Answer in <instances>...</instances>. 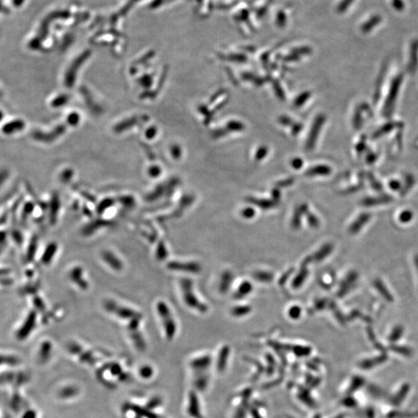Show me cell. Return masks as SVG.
<instances>
[{"label":"cell","instance_id":"13","mask_svg":"<svg viewBox=\"0 0 418 418\" xmlns=\"http://www.w3.org/2000/svg\"><path fill=\"white\" fill-rule=\"evenodd\" d=\"M232 275L229 271H225L222 274L220 282H219V291L222 293H225L228 291L232 284Z\"/></svg>","mask_w":418,"mask_h":418},{"label":"cell","instance_id":"23","mask_svg":"<svg viewBox=\"0 0 418 418\" xmlns=\"http://www.w3.org/2000/svg\"><path fill=\"white\" fill-rule=\"evenodd\" d=\"M393 351L396 353H400V354L403 355V356H411L412 351L410 349L407 347H403V346H392L390 347Z\"/></svg>","mask_w":418,"mask_h":418},{"label":"cell","instance_id":"15","mask_svg":"<svg viewBox=\"0 0 418 418\" xmlns=\"http://www.w3.org/2000/svg\"><path fill=\"white\" fill-rule=\"evenodd\" d=\"M252 311V307L248 305L235 306L231 310V314L235 317H242L247 315Z\"/></svg>","mask_w":418,"mask_h":418},{"label":"cell","instance_id":"30","mask_svg":"<svg viewBox=\"0 0 418 418\" xmlns=\"http://www.w3.org/2000/svg\"><path fill=\"white\" fill-rule=\"evenodd\" d=\"M254 214L255 213L252 209H247V210H244L242 212V216L246 218H253L254 216Z\"/></svg>","mask_w":418,"mask_h":418},{"label":"cell","instance_id":"11","mask_svg":"<svg viewBox=\"0 0 418 418\" xmlns=\"http://www.w3.org/2000/svg\"><path fill=\"white\" fill-rule=\"evenodd\" d=\"M373 286H374L376 291L380 293V295H381L382 297H383V298L387 301V302H393L394 298H393V295H392L391 293H390V291L387 289V287H386V285L383 284V281H382L380 279H376V280L373 281Z\"/></svg>","mask_w":418,"mask_h":418},{"label":"cell","instance_id":"8","mask_svg":"<svg viewBox=\"0 0 418 418\" xmlns=\"http://www.w3.org/2000/svg\"><path fill=\"white\" fill-rule=\"evenodd\" d=\"M310 262H311V260L310 257H308L304 260V262L301 264V270H300L299 272L297 273V275L295 276L292 283H291L293 289H298L300 287L304 284V281H305L307 275H308V269L307 267V264H309Z\"/></svg>","mask_w":418,"mask_h":418},{"label":"cell","instance_id":"2","mask_svg":"<svg viewBox=\"0 0 418 418\" xmlns=\"http://www.w3.org/2000/svg\"><path fill=\"white\" fill-rule=\"evenodd\" d=\"M156 310L163 324L166 338L168 340H172L176 334L177 324L172 309L166 302L160 301L156 303Z\"/></svg>","mask_w":418,"mask_h":418},{"label":"cell","instance_id":"19","mask_svg":"<svg viewBox=\"0 0 418 418\" xmlns=\"http://www.w3.org/2000/svg\"><path fill=\"white\" fill-rule=\"evenodd\" d=\"M390 201H391V198L389 197L381 198H368L363 202V204L366 206H373V205H380V204L388 203Z\"/></svg>","mask_w":418,"mask_h":418},{"label":"cell","instance_id":"14","mask_svg":"<svg viewBox=\"0 0 418 418\" xmlns=\"http://www.w3.org/2000/svg\"><path fill=\"white\" fill-rule=\"evenodd\" d=\"M254 277L261 283H269L273 281L274 274L269 271H259L254 273Z\"/></svg>","mask_w":418,"mask_h":418},{"label":"cell","instance_id":"17","mask_svg":"<svg viewBox=\"0 0 418 418\" xmlns=\"http://www.w3.org/2000/svg\"><path fill=\"white\" fill-rule=\"evenodd\" d=\"M189 413L194 416H198L199 414V407H198V399L196 396L192 393L190 396V406L188 408Z\"/></svg>","mask_w":418,"mask_h":418},{"label":"cell","instance_id":"32","mask_svg":"<svg viewBox=\"0 0 418 418\" xmlns=\"http://www.w3.org/2000/svg\"><path fill=\"white\" fill-rule=\"evenodd\" d=\"M414 265L415 268H416V273L418 274V254H416L414 257Z\"/></svg>","mask_w":418,"mask_h":418},{"label":"cell","instance_id":"5","mask_svg":"<svg viewBox=\"0 0 418 418\" xmlns=\"http://www.w3.org/2000/svg\"><path fill=\"white\" fill-rule=\"evenodd\" d=\"M358 275L356 271H351L346 275V278L343 280V282L340 284V290L337 292V296L339 297H343L346 296L350 290L353 288V286L357 281Z\"/></svg>","mask_w":418,"mask_h":418},{"label":"cell","instance_id":"3","mask_svg":"<svg viewBox=\"0 0 418 418\" xmlns=\"http://www.w3.org/2000/svg\"><path fill=\"white\" fill-rule=\"evenodd\" d=\"M105 308L111 314H115L123 320H128L129 322L136 320H141V314H139L130 307L121 305L114 301H109L105 304Z\"/></svg>","mask_w":418,"mask_h":418},{"label":"cell","instance_id":"27","mask_svg":"<svg viewBox=\"0 0 418 418\" xmlns=\"http://www.w3.org/2000/svg\"><path fill=\"white\" fill-rule=\"evenodd\" d=\"M140 374L143 377L149 378L153 374V370H152L151 368L146 366V367L142 368L141 370H140Z\"/></svg>","mask_w":418,"mask_h":418},{"label":"cell","instance_id":"24","mask_svg":"<svg viewBox=\"0 0 418 418\" xmlns=\"http://www.w3.org/2000/svg\"><path fill=\"white\" fill-rule=\"evenodd\" d=\"M408 389H409V386L407 385H405V386L402 387L400 393L399 392V393L395 396L394 400H393V403L395 404H398V403H400L403 400V397H404L405 395L407 393Z\"/></svg>","mask_w":418,"mask_h":418},{"label":"cell","instance_id":"7","mask_svg":"<svg viewBox=\"0 0 418 418\" xmlns=\"http://www.w3.org/2000/svg\"><path fill=\"white\" fill-rule=\"evenodd\" d=\"M102 259L103 261L109 266L113 271H121L123 270V264L121 260L110 250H104L102 253Z\"/></svg>","mask_w":418,"mask_h":418},{"label":"cell","instance_id":"25","mask_svg":"<svg viewBox=\"0 0 418 418\" xmlns=\"http://www.w3.org/2000/svg\"><path fill=\"white\" fill-rule=\"evenodd\" d=\"M301 308L299 306H293L291 309L289 310V316L291 318L297 319L301 316Z\"/></svg>","mask_w":418,"mask_h":418},{"label":"cell","instance_id":"12","mask_svg":"<svg viewBox=\"0 0 418 418\" xmlns=\"http://www.w3.org/2000/svg\"><path fill=\"white\" fill-rule=\"evenodd\" d=\"M253 291V285L250 282L248 281H243L240 285L238 286V289L234 294V297L236 299H241L243 298L245 296L250 294Z\"/></svg>","mask_w":418,"mask_h":418},{"label":"cell","instance_id":"9","mask_svg":"<svg viewBox=\"0 0 418 418\" xmlns=\"http://www.w3.org/2000/svg\"><path fill=\"white\" fill-rule=\"evenodd\" d=\"M370 218H371V214L370 213H362L361 215H359L356 220L351 224V225L349 228V232L352 235H356L359 233L361 230L362 228L370 222Z\"/></svg>","mask_w":418,"mask_h":418},{"label":"cell","instance_id":"20","mask_svg":"<svg viewBox=\"0 0 418 418\" xmlns=\"http://www.w3.org/2000/svg\"><path fill=\"white\" fill-rule=\"evenodd\" d=\"M403 327L401 325H397L393 328V331H392L391 334H390V337H389V340H390L391 343H394V342L397 341V340H400L401 336H403Z\"/></svg>","mask_w":418,"mask_h":418},{"label":"cell","instance_id":"16","mask_svg":"<svg viewBox=\"0 0 418 418\" xmlns=\"http://www.w3.org/2000/svg\"><path fill=\"white\" fill-rule=\"evenodd\" d=\"M386 360V356L385 355L383 356H379V357L373 358V359H370V360H366L361 363V367L368 369V368H371L373 366H376V365L380 364L383 363Z\"/></svg>","mask_w":418,"mask_h":418},{"label":"cell","instance_id":"18","mask_svg":"<svg viewBox=\"0 0 418 418\" xmlns=\"http://www.w3.org/2000/svg\"><path fill=\"white\" fill-rule=\"evenodd\" d=\"M130 408H131L132 410L135 411V413H137L139 416H146L147 418H157V416L154 413L149 411V410H145L144 408L136 406V405H131Z\"/></svg>","mask_w":418,"mask_h":418},{"label":"cell","instance_id":"26","mask_svg":"<svg viewBox=\"0 0 418 418\" xmlns=\"http://www.w3.org/2000/svg\"><path fill=\"white\" fill-rule=\"evenodd\" d=\"M307 222H308V224H309L310 227H311V228H317L319 227L320 221L317 219L315 215H309Z\"/></svg>","mask_w":418,"mask_h":418},{"label":"cell","instance_id":"28","mask_svg":"<svg viewBox=\"0 0 418 418\" xmlns=\"http://www.w3.org/2000/svg\"><path fill=\"white\" fill-rule=\"evenodd\" d=\"M76 394V390L74 388H67L61 392L63 397H69Z\"/></svg>","mask_w":418,"mask_h":418},{"label":"cell","instance_id":"6","mask_svg":"<svg viewBox=\"0 0 418 418\" xmlns=\"http://www.w3.org/2000/svg\"><path fill=\"white\" fill-rule=\"evenodd\" d=\"M83 275H84V272L81 267H73L69 273V277L71 279V281L80 289L86 291L89 288V284Z\"/></svg>","mask_w":418,"mask_h":418},{"label":"cell","instance_id":"4","mask_svg":"<svg viewBox=\"0 0 418 418\" xmlns=\"http://www.w3.org/2000/svg\"><path fill=\"white\" fill-rule=\"evenodd\" d=\"M168 268L172 271L192 273V274H197L201 271V266L198 263L195 262L172 261V262L168 263Z\"/></svg>","mask_w":418,"mask_h":418},{"label":"cell","instance_id":"21","mask_svg":"<svg viewBox=\"0 0 418 418\" xmlns=\"http://www.w3.org/2000/svg\"><path fill=\"white\" fill-rule=\"evenodd\" d=\"M210 362V358L208 356H204V357L198 358L197 360H194L192 362V366L194 368H203L205 366H208Z\"/></svg>","mask_w":418,"mask_h":418},{"label":"cell","instance_id":"22","mask_svg":"<svg viewBox=\"0 0 418 418\" xmlns=\"http://www.w3.org/2000/svg\"><path fill=\"white\" fill-rule=\"evenodd\" d=\"M413 212L409 210H405L400 213V216H399V221L402 223H408L413 219Z\"/></svg>","mask_w":418,"mask_h":418},{"label":"cell","instance_id":"31","mask_svg":"<svg viewBox=\"0 0 418 418\" xmlns=\"http://www.w3.org/2000/svg\"><path fill=\"white\" fill-rule=\"evenodd\" d=\"M160 403V400H158V399H153L151 401L149 402L148 403V406H150L151 408L156 407V406H158Z\"/></svg>","mask_w":418,"mask_h":418},{"label":"cell","instance_id":"1","mask_svg":"<svg viewBox=\"0 0 418 418\" xmlns=\"http://www.w3.org/2000/svg\"><path fill=\"white\" fill-rule=\"evenodd\" d=\"M180 287L184 302L188 307L202 313L208 311L206 304L201 302L194 291L193 281L191 279L182 278L180 281Z\"/></svg>","mask_w":418,"mask_h":418},{"label":"cell","instance_id":"29","mask_svg":"<svg viewBox=\"0 0 418 418\" xmlns=\"http://www.w3.org/2000/svg\"><path fill=\"white\" fill-rule=\"evenodd\" d=\"M21 418H37V413L34 410H30L25 412Z\"/></svg>","mask_w":418,"mask_h":418},{"label":"cell","instance_id":"10","mask_svg":"<svg viewBox=\"0 0 418 418\" xmlns=\"http://www.w3.org/2000/svg\"><path fill=\"white\" fill-rule=\"evenodd\" d=\"M333 249H334V246L332 244H324L315 254L311 256V261H314L316 262L322 261L332 253Z\"/></svg>","mask_w":418,"mask_h":418}]
</instances>
